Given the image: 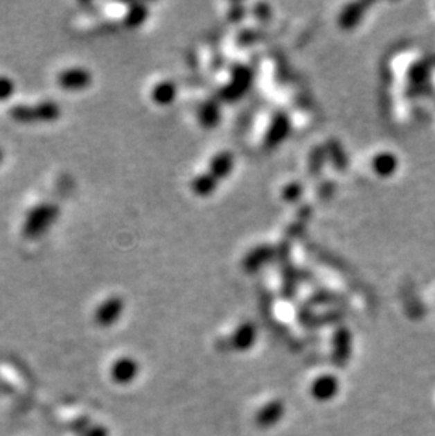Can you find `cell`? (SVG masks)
Segmentation results:
<instances>
[{"mask_svg":"<svg viewBox=\"0 0 435 436\" xmlns=\"http://www.w3.org/2000/svg\"><path fill=\"white\" fill-rule=\"evenodd\" d=\"M15 91H16V84L12 78L5 77V75L0 77V102L12 98Z\"/></svg>","mask_w":435,"mask_h":436,"instance_id":"10","label":"cell"},{"mask_svg":"<svg viewBox=\"0 0 435 436\" xmlns=\"http://www.w3.org/2000/svg\"><path fill=\"white\" fill-rule=\"evenodd\" d=\"M143 12H144V10L141 9V6H136V9H133V10L129 12V15H127V17H126V24H127V26H136V24H139V23L141 21Z\"/></svg>","mask_w":435,"mask_h":436,"instance_id":"11","label":"cell"},{"mask_svg":"<svg viewBox=\"0 0 435 436\" xmlns=\"http://www.w3.org/2000/svg\"><path fill=\"white\" fill-rule=\"evenodd\" d=\"M258 342V329L253 323H242L239 325L236 331L231 338L232 347L236 352H249Z\"/></svg>","mask_w":435,"mask_h":436,"instance_id":"7","label":"cell"},{"mask_svg":"<svg viewBox=\"0 0 435 436\" xmlns=\"http://www.w3.org/2000/svg\"><path fill=\"white\" fill-rule=\"evenodd\" d=\"M3 157H5V154H3V152H2V150H0V163L3 161Z\"/></svg>","mask_w":435,"mask_h":436,"instance_id":"12","label":"cell"},{"mask_svg":"<svg viewBox=\"0 0 435 436\" xmlns=\"http://www.w3.org/2000/svg\"><path fill=\"white\" fill-rule=\"evenodd\" d=\"M137 372H139L137 363L130 357L118 360L112 370L115 380L119 383H130L137 376Z\"/></svg>","mask_w":435,"mask_h":436,"instance_id":"9","label":"cell"},{"mask_svg":"<svg viewBox=\"0 0 435 436\" xmlns=\"http://www.w3.org/2000/svg\"><path fill=\"white\" fill-rule=\"evenodd\" d=\"M57 84L58 87H61L65 91H82L87 89L88 87H91L92 84V74L81 66H76V68H68L61 71L58 77H57Z\"/></svg>","mask_w":435,"mask_h":436,"instance_id":"5","label":"cell"},{"mask_svg":"<svg viewBox=\"0 0 435 436\" xmlns=\"http://www.w3.org/2000/svg\"><path fill=\"white\" fill-rule=\"evenodd\" d=\"M9 116L17 123L54 122L61 116V107L53 100H44L37 105H15L9 109Z\"/></svg>","mask_w":435,"mask_h":436,"instance_id":"2","label":"cell"},{"mask_svg":"<svg viewBox=\"0 0 435 436\" xmlns=\"http://www.w3.org/2000/svg\"><path fill=\"white\" fill-rule=\"evenodd\" d=\"M341 391V381L335 374L325 373L318 376L311 387L310 392L311 397L318 403H330L337 398V395Z\"/></svg>","mask_w":435,"mask_h":436,"instance_id":"3","label":"cell"},{"mask_svg":"<svg viewBox=\"0 0 435 436\" xmlns=\"http://www.w3.org/2000/svg\"><path fill=\"white\" fill-rule=\"evenodd\" d=\"M60 209L51 202H43L34 206L27 215L23 222L21 235L24 239H37L43 236L57 221Z\"/></svg>","mask_w":435,"mask_h":436,"instance_id":"1","label":"cell"},{"mask_svg":"<svg viewBox=\"0 0 435 436\" xmlns=\"http://www.w3.org/2000/svg\"><path fill=\"white\" fill-rule=\"evenodd\" d=\"M285 411H287V407L283 399L280 398L270 399V401H267L258 410L255 415V424L260 429L273 428L283 421Z\"/></svg>","mask_w":435,"mask_h":436,"instance_id":"4","label":"cell"},{"mask_svg":"<svg viewBox=\"0 0 435 436\" xmlns=\"http://www.w3.org/2000/svg\"><path fill=\"white\" fill-rule=\"evenodd\" d=\"M352 357V335L346 328H341L334 334L331 358L334 366L344 369Z\"/></svg>","mask_w":435,"mask_h":436,"instance_id":"6","label":"cell"},{"mask_svg":"<svg viewBox=\"0 0 435 436\" xmlns=\"http://www.w3.org/2000/svg\"><path fill=\"white\" fill-rule=\"evenodd\" d=\"M122 309H123V301L121 298H109L99 307L96 312V319L102 325L114 323L121 316Z\"/></svg>","mask_w":435,"mask_h":436,"instance_id":"8","label":"cell"}]
</instances>
